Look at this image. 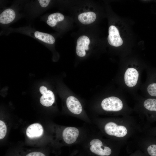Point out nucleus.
I'll return each instance as SVG.
<instances>
[{
  "label": "nucleus",
  "instance_id": "obj_15",
  "mask_svg": "<svg viewBox=\"0 0 156 156\" xmlns=\"http://www.w3.org/2000/svg\"><path fill=\"white\" fill-rule=\"evenodd\" d=\"M64 19V16L62 14L60 13H55L49 16L47 23L49 26L53 27L56 25L57 22L62 21Z\"/></svg>",
  "mask_w": 156,
  "mask_h": 156
},
{
  "label": "nucleus",
  "instance_id": "obj_2",
  "mask_svg": "<svg viewBox=\"0 0 156 156\" xmlns=\"http://www.w3.org/2000/svg\"><path fill=\"white\" fill-rule=\"evenodd\" d=\"M103 130L108 135L118 138L123 137L127 133V130L125 126L118 125L112 121L106 122L103 125Z\"/></svg>",
  "mask_w": 156,
  "mask_h": 156
},
{
  "label": "nucleus",
  "instance_id": "obj_1",
  "mask_svg": "<svg viewBox=\"0 0 156 156\" xmlns=\"http://www.w3.org/2000/svg\"><path fill=\"white\" fill-rule=\"evenodd\" d=\"M104 143L94 132L88 130L77 150L80 156H110L112 149Z\"/></svg>",
  "mask_w": 156,
  "mask_h": 156
},
{
  "label": "nucleus",
  "instance_id": "obj_4",
  "mask_svg": "<svg viewBox=\"0 0 156 156\" xmlns=\"http://www.w3.org/2000/svg\"><path fill=\"white\" fill-rule=\"evenodd\" d=\"M140 75V71L136 68H128L125 70L123 75L125 85L130 88L135 87L138 83Z\"/></svg>",
  "mask_w": 156,
  "mask_h": 156
},
{
  "label": "nucleus",
  "instance_id": "obj_5",
  "mask_svg": "<svg viewBox=\"0 0 156 156\" xmlns=\"http://www.w3.org/2000/svg\"><path fill=\"white\" fill-rule=\"evenodd\" d=\"M148 77L145 88L148 97L156 98V69L148 70Z\"/></svg>",
  "mask_w": 156,
  "mask_h": 156
},
{
  "label": "nucleus",
  "instance_id": "obj_19",
  "mask_svg": "<svg viewBox=\"0 0 156 156\" xmlns=\"http://www.w3.org/2000/svg\"><path fill=\"white\" fill-rule=\"evenodd\" d=\"M153 133L155 134L156 135V129H155L154 130Z\"/></svg>",
  "mask_w": 156,
  "mask_h": 156
},
{
  "label": "nucleus",
  "instance_id": "obj_7",
  "mask_svg": "<svg viewBox=\"0 0 156 156\" xmlns=\"http://www.w3.org/2000/svg\"><path fill=\"white\" fill-rule=\"evenodd\" d=\"M109 34L107 40L111 46L119 47L123 44V40L120 36L119 31L114 26H110L109 29Z\"/></svg>",
  "mask_w": 156,
  "mask_h": 156
},
{
  "label": "nucleus",
  "instance_id": "obj_13",
  "mask_svg": "<svg viewBox=\"0 0 156 156\" xmlns=\"http://www.w3.org/2000/svg\"><path fill=\"white\" fill-rule=\"evenodd\" d=\"M96 18V14L92 12H88L81 13L78 16V19L83 24H89L93 22Z\"/></svg>",
  "mask_w": 156,
  "mask_h": 156
},
{
  "label": "nucleus",
  "instance_id": "obj_14",
  "mask_svg": "<svg viewBox=\"0 0 156 156\" xmlns=\"http://www.w3.org/2000/svg\"><path fill=\"white\" fill-rule=\"evenodd\" d=\"M34 36L39 40L49 44H52L55 42L54 37L47 33L36 31L34 33Z\"/></svg>",
  "mask_w": 156,
  "mask_h": 156
},
{
  "label": "nucleus",
  "instance_id": "obj_18",
  "mask_svg": "<svg viewBox=\"0 0 156 156\" xmlns=\"http://www.w3.org/2000/svg\"><path fill=\"white\" fill-rule=\"evenodd\" d=\"M69 156H80L77 150H76L72 153Z\"/></svg>",
  "mask_w": 156,
  "mask_h": 156
},
{
  "label": "nucleus",
  "instance_id": "obj_12",
  "mask_svg": "<svg viewBox=\"0 0 156 156\" xmlns=\"http://www.w3.org/2000/svg\"><path fill=\"white\" fill-rule=\"evenodd\" d=\"M16 15L14 11L8 8L4 10L0 15V23L3 24H8L14 19Z\"/></svg>",
  "mask_w": 156,
  "mask_h": 156
},
{
  "label": "nucleus",
  "instance_id": "obj_8",
  "mask_svg": "<svg viewBox=\"0 0 156 156\" xmlns=\"http://www.w3.org/2000/svg\"><path fill=\"white\" fill-rule=\"evenodd\" d=\"M90 43V39L87 36H82L79 38L77 41L76 48V53L78 56L83 57L85 55V50L89 49L88 45Z\"/></svg>",
  "mask_w": 156,
  "mask_h": 156
},
{
  "label": "nucleus",
  "instance_id": "obj_6",
  "mask_svg": "<svg viewBox=\"0 0 156 156\" xmlns=\"http://www.w3.org/2000/svg\"><path fill=\"white\" fill-rule=\"evenodd\" d=\"M66 104L69 111L73 114L80 116L83 112L82 105L79 100L75 97L70 96L66 100Z\"/></svg>",
  "mask_w": 156,
  "mask_h": 156
},
{
  "label": "nucleus",
  "instance_id": "obj_9",
  "mask_svg": "<svg viewBox=\"0 0 156 156\" xmlns=\"http://www.w3.org/2000/svg\"><path fill=\"white\" fill-rule=\"evenodd\" d=\"M43 129L39 123H34L29 126L26 130V134L29 138H34L40 137L43 134Z\"/></svg>",
  "mask_w": 156,
  "mask_h": 156
},
{
  "label": "nucleus",
  "instance_id": "obj_3",
  "mask_svg": "<svg viewBox=\"0 0 156 156\" xmlns=\"http://www.w3.org/2000/svg\"><path fill=\"white\" fill-rule=\"evenodd\" d=\"M101 106L102 109L105 111L117 112L122 109L123 104L122 101L118 97L111 96L103 100Z\"/></svg>",
  "mask_w": 156,
  "mask_h": 156
},
{
  "label": "nucleus",
  "instance_id": "obj_17",
  "mask_svg": "<svg viewBox=\"0 0 156 156\" xmlns=\"http://www.w3.org/2000/svg\"><path fill=\"white\" fill-rule=\"evenodd\" d=\"M38 1L40 6L43 8L47 7L50 1V0H39Z\"/></svg>",
  "mask_w": 156,
  "mask_h": 156
},
{
  "label": "nucleus",
  "instance_id": "obj_10",
  "mask_svg": "<svg viewBox=\"0 0 156 156\" xmlns=\"http://www.w3.org/2000/svg\"><path fill=\"white\" fill-rule=\"evenodd\" d=\"M143 105L151 118L156 120V98H148L144 100Z\"/></svg>",
  "mask_w": 156,
  "mask_h": 156
},
{
  "label": "nucleus",
  "instance_id": "obj_11",
  "mask_svg": "<svg viewBox=\"0 0 156 156\" xmlns=\"http://www.w3.org/2000/svg\"><path fill=\"white\" fill-rule=\"evenodd\" d=\"M42 96L40 99V103L43 106L49 107L55 101V96L53 92L50 90H47L42 94Z\"/></svg>",
  "mask_w": 156,
  "mask_h": 156
},
{
  "label": "nucleus",
  "instance_id": "obj_16",
  "mask_svg": "<svg viewBox=\"0 0 156 156\" xmlns=\"http://www.w3.org/2000/svg\"><path fill=\"white\" fill-rule=\"evenodd\" d=\"M7 128L5 122L2 120H0V139L1 140L5 136L7 133Z\"/></svg>",
  "mask_w": 156,
  "mask_h": 156
}]
</instances>
